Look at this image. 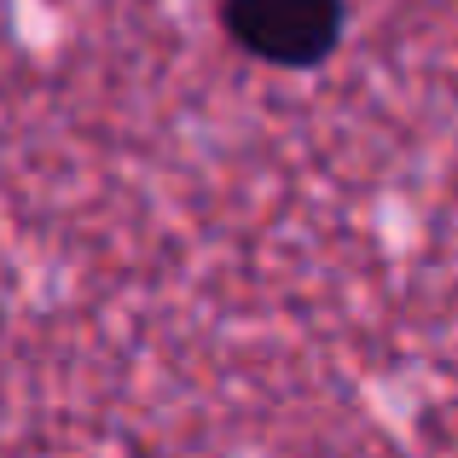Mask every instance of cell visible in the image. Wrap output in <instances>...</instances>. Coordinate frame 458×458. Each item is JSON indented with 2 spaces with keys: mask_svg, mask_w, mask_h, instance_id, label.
<instances>
[{
  "mask_svg": "<svg viewBox=\"0 0 458 458\" xmlns=\"http://www.w3.org/2000/svg\"><path fill=\"white\" fill-rule=\"evenodd\" d=\"M226 35L267 64L302 70L331 58L343 35V0H226Z\"/></svg>",
  "mask_w": 458,
  "mask_h": 458,
  "instance_id": "obj_1",
  "label": "cell"
}]
</instances>
